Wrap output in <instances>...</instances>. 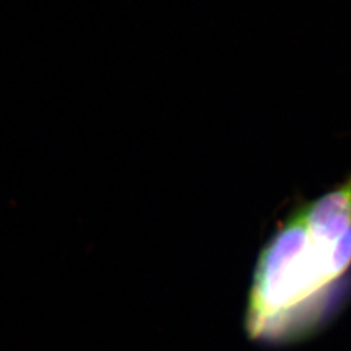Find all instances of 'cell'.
I'll use <instances>...</instances> for the list:
<instances>
[{"mask_svg": "<svg viewBox=\"0 0 351 351\" xmlns=\"http://www.w3.org/2000/svg\"><path fill=\"white\" fill-rule=\"evenodd\" d=\"M351 298V173L300 202L264 243L251 280L245 330L265 346L311 339Z\"/></svg>", "mask_w": 351, "mask_h": 351, "instance_id": "1", "label": "cell"}]
</instances>
